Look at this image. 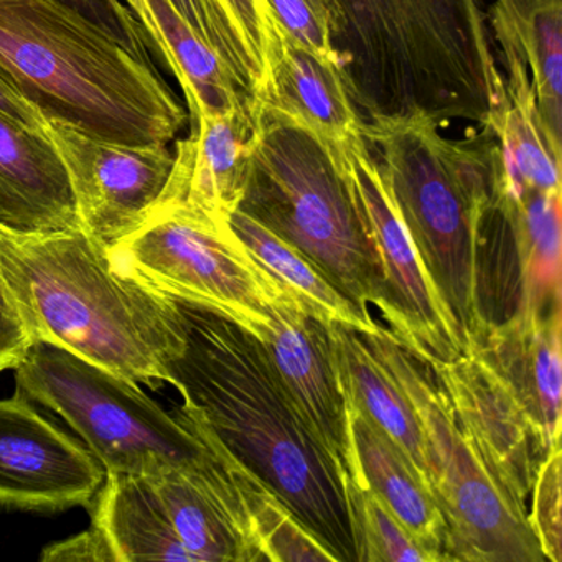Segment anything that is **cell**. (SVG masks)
<instances>
[{
  "instance_id": "obj_20",
  "label": "cell",
  "mask_w": 562,
  "mask_h": 562,
  "mask_svg": "<svg viewBox=\"0 0 562 562\" xmlns=\"http://www.w3.org/2000/svg\"><path fill=\"white\" fill-rule=\"evenodd\" d=\"M486 22L502 60L528 70L542 126L562 147V0H493Z\"/></svg>"
},
{
  "instance_id": "obj_15",
  "label": "cell",
  "mask_w": 562,
  "mask_h": 562,
  "mask_svg": "<svg viewBox=\"0 0 562 562\" xmlns=\"http://www.w3.org/2000/svg\"><path fill=\"white\" fill-rule=\"evenodd\" d=\"M189 123V137L176 140L172 172L159 203H182L210 218L228 222L241 203L248 180L255 100L228 113L196 114Z\"/></svg>"
},
{
  "instance_id": "obj_28",
  "label": "cell",
  "mask_w": 562,
  "mask_h": 562,
  "mask_svg": "<svg viewBox=\"0 0 562 562\" xmlns=\"http://www.w3.org/2000/svg\"><path fill=\"white\" fill-rule=\"evenodd\" d=\"M357 562H434L368 486H347Z\"/></svg>"
},
{
  "instance_id": "obj_5",
  "label": "cell",
  "mask_w": 562,
  "mask_h": 562,
  "mask_svg": "<svg viewBox=\"0 0 562 562\" xmlns=\"http://www.w3.org/2000/svg\"><path fill=\"white\" fill-rule=\"evenodd\" d=\"M238 210L304 252L358 307L374 305L386 318L383 279L335 143L256 104L251 162Z\"/></svg>"
},
{
  "instance_id": "obj_4",
  "label": "cell",
  "mask_w": 562,
  "mask_h": 562,
  "mask_svg": "<svg viewBox=\"0 0 562 562\" xmlns=\"http://www.w3.org/2000/svg\"><path fill=\"white\" fill-rule=\"evenodd\" d=\"M420 114L361 126L414 245L456 318L467 351L490 322L483 302L480 228L502 186V162L488 127L449 139Z\"/></svg>"
},
{
  "instance_id": "obj_7",
  "label": "cell",
  "mask_w": 562,
  "mask_h": 562,
  "mask_svg": "<svg viewBox=\"0 0 562 562\" xmlns=\"http://www.w3.org/2000/svg\"><path fill=\"white\" fill-rule=\"evenodd\" d=\"M361 337L403 387L423 427L447 561L548 562L528 513L499 485L430 368L387 328Z\"/></svg>"
},
{
  "instance_id": "obj_24",
  "label": "cell",
  "mask_w": 562,
  "mask_h": 562,
  "mask_svg": "<svg viewBox=\"0 0 562 562\" xmlns=\"http://www.w3.org/2000/svg\"><path fill=\"white\" fill-rule=\"evenodd\" d=\"M90 512L113 562H193L146 476L106 473Z\"/></svg>"
},
{
  "instance_id": "obj_22",
  "label": "cell",
  "mask_w": 562,
  "mask_h": 562,
  "mask_svg": "<svg viewBox=\"0 0 562 562\" xmlns=\"http://www.w3.org/2000/svg\"><path fill=\"white\" fill-rule=\"evenodd\" d=\"M350 411L355 450L368 488L406 526L434 562L447 561L446 522L432 493L403 450L351 403Z\"/></svg>"
},
{
  "instance_id": "obj_8",
  "label": "cell",
  "mask_w": 562,
  "mask_h": 562,
  "mask_svg": "<svg viewBox=\"0 0 562 562\" xmlns=\"http://www.w3.org/2000/svg\"><path fill=\"white\" fill-rule=\"evenodd\" d=\"M114 271L154 294L216 312L255 334L268 308L295 297L223 220L162 202L149 218L108 246Z\"/></svg>"
},
{
  "instance_id": "obj_30",
  "label": "cell",
  "mask_w": 562,
  "mask_h": 562,
  "mask_svg": "<svg viewBox=\"0 0 562 562\" xmlns=\"http://www.w3.org/2000/svg\"><path fill=\"white\" fill-rule=\"evenodd\" d=\"M276 24L304 47L337 65L334 41L341 25L338 0H266ZM340 70V68H338Z\"/></svg>"
},
{
  "instance_id": "obj_31",
  "label": "cell",
  "mask_w": 562,
  "mask_h": 562,
  "mask_svg": "<svg viewBox=\"0 0 562 562\" xmlns=\"http://www.w3.org/2000/svg\"><path fill=\"white\" fill-rule=\"evenodd\" d=\"M561 459V443H555L542 457L532 483L531 512H528L529 526L548 562L562 561Z\"/></svg>"
},
{
  "instance_id": "obj_16",
  "label": "cell",
  "mask_w": 562,
  "mask_h": 562,
  "mask_svg": "<svg viewBox=\"0 0 562 562\" xmlns=\"http://www.w3.org/2000/svg\"><path fill=\"white\" fill-rule=\"evenodd\" d=\"M561 305L518 308L475 348L528 414L546 450L561 443Z\"/></svg>"
},
{
  "instance_id": "obj_34",
  "label": "cell",
  "mask_w": 562,
  "mask_h": 562,
  "mask_svg": "<svg viewBox=\"0 0 562 562\" xmlns=\"http://www.w3.org/2000/svg\"><path fill=\"white\" fill-rule=\"evenodd\" d=\"M42 561H81V562H113L110 546L104 536L94 528L85 529L74 538L64 539L45 548Z\"/></svg>"
},
{
  "instance_id": "obj_32",
  "label": "cell",
  "mask_w": 562,
  "mask_h": 562,
  "mask_svg": "<svg viewBox=\"0 0 562 562\" xmlns=\"http://www.w3.org/2000/svg\"><path fill=\"white\" fill-rule=\"evenodd\" d=\"M60 2L93 22L97 27L120 42L134 57L140 58L146 64H153L147 54V48L154 50L153 41L134 12L121 0H60Z\"/></svg>"
},
{
  "instance_id": "obj_13",
  "label": "cell",
  "mask_w": 562,
  "mask_h": 562,
  "mask_svg": "<svg viewBox=\"0 0 562 562\" xmlns=\"http://www.w3.org/2000/svg\"><path fill=\"white\" fill-rule=\"evenodd\" d=\"M106 470L87 446L15 391L0 400V505L37 512L91 508Z\"/></svg>"
},
{
  "instance_id": "obj_35",
  "label": "cell",
  "mask_w": 562,
  "mask_h": 562,
  "mask_svg": "<svg viewBox=\"0 0 562 562\" xmlns=\"http://www.w3.org/2000/svg\"><path fill=\"white\" fill-rule=\"evenodd\" d=\"M29 347L31 341L0 276V373L11 368L14 370Z\"/></svg>"
},
{
  "instance_id": "obj_12",
  "label": "cell",
  "mask_w": 562,
  "mask_h": 562,
  "mask_svg": "<svg viewBox=\"0 0 562 562\" xmlns=\"http://www.w3.org/2000/svg\"><path fill=\"white\" fill-rule=\"evenodd\" d=\"M255 335L268 351L285 390L315 439L348 485L367 486L355 450L350 401L341 380L328 325L308 314L297 297L268 308Z\"/></svg>"
},
{
  "instance_id": "obj_9",
  "label": "cell",
  "mask_w": 562,
  "mask_h": 562,
  "mask_svg": "<svg viewBox=\"0 0 562 562\" xmlns=\"http://www.w3.org/2000/svg\"><path fill=\"white\" fill-rule=\"evenodd\" d=\"M406 64L411 114L437 126L486 127L503 101L480 0H391Z\"/></svg>"
},
{
  "instance_id": "obj_19",
  "label": "cell",
  "mask_w": 562,
  "mask_h": 562,
  "mask_svg": "<svg viewBox=\"0 0 562 562\" xmlns=\"http://www.w3.org/2000/svg\"><path fill=\"white\" fill-rule=\"evenodd\" d=\"M252 100L335 144L358 136L363 126L337 65L292 41L276 22L268 81Z\"/></svg>"
},
{
  "instance_id": "obj_1",
  "label": "cell",
  "mask_w": 562,
  "mask_h": 562,
  "mask_svg": "<svg viewBox=\"0 0 562 562\" xmlns=\"http://www.w3.org/2000/svg\"><path fill=\"white\" fill-rule=\"evenodd\" d=\"M173 305L186 345L167 383L337 562H357L344 480L261 341L209 308Z\"/></svg>"
},
{
  "instance_id": "obj_21",
  "label": "cell",
  "mask_w": 562,
  "mask_h": 562,
  "mask_svg": "<svg viewBox=\"0 0 562 562\" xmlns=\"http://www.w3.org/2000/svg\"><path fill=\"white\" fill-rule=\"evenodd\" d=\"M503 101L488 130L495 134L502 160L499 196L519 202L526 193L561 189V149L542 126L528 70L502 60Z\"/></svg>"
},
{
  "instance_id": "obj_2",
  "label": "cell",
  "mask_w": 562,
  "mask_h": 562,
  "mask_svg": "<svg viewBox=\"0 0 562 562\" xmlns=\"http://www.w3.org/2000/svg\"><path fill=\"white\" fill-rule=\"evenodd\" d=\"M0 276L32 344L64 348L116 376L159 390L183 350L172 299L114 271L87 229L0 226Z\"/></svg>"
},
{
  "instance_id": "obj_11",
  "label": "cell",
  "mask_w": 562,
  "mask_h": 562,
  "mask_svg": "<svg viewBox=\"0 0 562 562\" xmlns=\"http://www.w3.org/2000/svg\"><path fill=\"white\" fill-rule=\"evenodd\" d=\"M77 203L81 228L106 246L139 228L160 202L173 167L166 144L126 146L47 121Z\"/></svg>"
},
{
  "instance_id": "obj_6",
  "label": "cell",
  "mask_w": 562,
  "mask_h": 562,
  "mask_svg": "<svg viewBox=\"0 0 562 562\" xmlns=\"http://www.w3.org/2000/svg\"><path fill=\"white\" fill-rule=\"evenodd\" d=\"M14 370L19 393L58 414L106 473H205L215 465V450L179 409L167 413L139 384L64 348L32 344Z\"/></svg>"
},
{
  "instance_id": "obj_36",
  "label": "cell",
  "mask_w": 562,
  "mask_h": 562,
  "mask_svg": "<svg viewBox=\"0 0 562 562\" xmlns=\"http://www.w3.org/2000/svg\"><path fill=\"white\" fill-rule=\"evenodd\" d=\"M0 113L27 130L47 133V120L0 74Z\"/></svg>"
},
{
  "instance_id": "obj_37",
  "label": "cell",
  "mask_w": 562,
  "mask_h": 562,
  "mask_svg": "<svg viewBox=\"0 0 562 562\" xmlns=\"http://www.w3.org/2000/svg\"><path fill=\"white\" fill-rule=\"evenodd\" d=\"M124 2H127L130 4L131 11L134 12V15H136L137 21L140 22V24L144 25V29H146L147 34H149L150 41H153V24H150V15L149 12H147L146 4H144V0H124Z\"/></svg>"
},
{
  "instance_id": "obj_27",
  "label": "cell",
  "mask_w": 562,
  "mask_h": 562,
  "mask_svg": "<svg viewBox=\"0 0 562 562\" xmlns=\"http://www.w3.org/2000/svg\"><path fill=\"white\" fill-rule=\"evenodd\" d=\"M496 202L515 236L521 288L518 308L546 311L561 305V189L529 192L519 202L498 196Z\"/></svg>"
},
{
  "instance_id": "obj_26",
  "label": "cell",
  "mask_w": 562,
  "mask_h": 562,
  "mask_svg": "<svg viewBox=\"0 0 562 562\" xmlns=\"http://www.w3.org/2000/svg\"><path fill=\"white\" fill-rule=\"evenodd\" d=\"M233 232L239 236L256 259L289 289L301 304L324 324H338L360 334H376L381 325L370 312L358 307L330 279L291 243L279 238L271 229L235 210L229 216Z\"/></svg>"
},
{
  "instance_id": "obj_25",
  "label": "cell",
  "mask_w": 562,
  "mask_h": 562,
  "mask_svg": "<svg viewBox=\"0 0 562 562\" xmlns=\"http://www.w3.org/2000/svg\"><path fill=\"white\" fill-rule=\"evenodd\" d=\"M156 54L169 65L186 94L189 120L223 114L252 101L222 57L180 18L169 0H144Z\"/></svg>"
},
{
  "instance_id": "obj_18",
  "label": "cell",
  "mask_w": 562,
  "mask_h": 562,
  "mask_svg": "<svg viewBox=\"0 0 562 562\" xmlns=\"http://www.w3.org/2000/svg\"><path fill=\"white\" fill-rule=\"evenodd\" d=\"M0 226L15 233L81 228L70 179L47 133L0 113Z\"/></svg>"
},
{
  "instance_id": "obj_23",
  "label": "cell",
  "mask_w": 562,
  "mask_h": 562,
  "mask_svg": "<svg viewBox=\"0 0 562 562\" xmlns=\"http://www.w3.org/2000/svg\"><path fill=\"white\" fill-rule=\"evenodd\" d=\"M348 400L380 427L413 463L430 490L426 439L413 404L360 331L327 324Z\"/></svg>"
},
{
  "instance_id": "obj_14",
  "label": "cell",
  "mask_w": 562,
  "mask_h": 562,
  "mask_svg": "<svg viewBox=\"0 0 562 562\" xmlns=\"http://www.w3.org/2000/svg\"><path fill=\"white\" fill-rule=\"evenodd\" d=\"M413 353L446 391L460 426L499 485L528 513L536 472L548 450L518 397L476 350L452 360Z\"/></svg>"
},
{
  "instance_id": "obj_33",
  "label": "cell",
  "mask_w": 562,
  "mask_h": 562,
  "mask_svg": "<svg viewBox=\"0 0 562 562\" xmlns=\"http://www.w3.org/2000/svg\"><path fill=\"white\" fill-rule=\"evenodd\" d=\"M213 2L248 48L249 55L265 77L266 87L268 54L272 42V22H274L268 2L266 0H213Z\"/></svg>"
},
{
  "instance_id": "obj_29",
  "label": "cell",
  "mask_w": 562,
  "mask_h": 562,
  "mask_svg": "<svg viewBox=\"0 0 562 562\" xmlns=\"http://www.w3.org/2000/svg\"><path fill=\"white\" fill-rule=\"evenodd\" d=\"M180 18L228 65L239 87L256 98L265 88V77L235 29L213 0H169Z\"/></svg>"
},
{
  "instance_id": "obj_10",
  "label": "cell",
  "mask_w": 562,
  "mask_h": 562,
  "mask_svg": "<svg viewBox=\"0 0 562 562\" xmlns=\"http://www.w3.org/2000/svg\"><path fill=\"white\" fill-rule=\"evenodd\" d=\"M387 299L384 321L404 347L452 360L467 353L450 314L411 238L396 200L363 133L335 144Z\"/></svg>"
},
{
  "instance_id": "obj_17",
  "label": "cell",
  "mask_w": 562,
  "mask_h": 562,
  "mask_svg": "<svg viewBox=\"0 0 562 562\" xmlns=\"http://www.w3.org/2000/svg\"><path fill=\"white\" fill-rule=\"evenodd\" d=\"M338 68L361 124L411 114L406 64L391 0H338Z\"/></svg>"
},
{
  "instance_id": "obj_3",
  "label": "cell",
  "mask_w": 562,
  "mask_h": 562,
  "mask_svg": "<svg viewBox=\"0 0 562 562\" xmlns=\"http://www.w3.org/2000/svg\"><path fill=\"white\" fill-rule=\"evenodd\" d=\"M0 74L45 120L108 143L169 146L189 121L153 64L60 0H0Z\"/></svg>"
}]
</instances>
